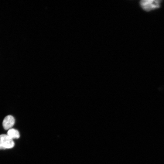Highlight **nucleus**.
Returning a JSON list of instances; mask_svg holds the SVG:
<instances>
[{
  "label": "nucleus",
  "mask_w": 164,
  "mask_h": 164,
  "mask_svg": "<svg viewBox=\"0 0 164 164\" xmlns=\"http://www.w3.org/2000/svg\"><path fill=\"white\" fill-rule=\"evenodd\" d=\"M15 120L13 116L8 115L6 116L2 122V125L5 130H9L15 124Z\"/></svg>",
  "instance_id": "nucleus-3"
},
{
  "label": "nucleus",
  "mask_w": 164,
  "mask_h": 164,
  "mask_svg": "<svg viewBox=\"0 0 164 164\" xmlns=\"http://www.w3.org/2000/svg\"><path fill=\"white\" fill-rule=\"evenodd\" d=\"M160 0H142L140 2L142 8L146 11H149L159 7Z\"/></svg>",
  "instance_id": "nucleus-1"
},
{
  "label": "nucleus",
  "mask_w": 164,
  "mask_h": 164,
  "mask_svg": "<svg viewBox=\"0 0 164 164\" xmlns=\"http://www.w3.org/2000/svg\"><path fill=\"white\" fill-rule=\"evenodd\" d=\"M7 135L12 139L18 138L20 137L19 131L14 128H11L9 129Z\"/></svg>",
  "instance_id": "nucleus-4"
},
{
  "label": "nucleus",
  "mask_w": 164,
  "mask_h": 164,
  "mask_svg": "<svg viewBox=\"0 0 164 164\" xmlns=\"http://www.w3.org/2000/svg\"><path fill=\"white\" fill-rule=\"evenodd\" d=\"M15 145L13 140L7 135H0V149H5L13 148Z\"/></svg>",
  "instance_id": "nucleus-2"
}]
</instances>
